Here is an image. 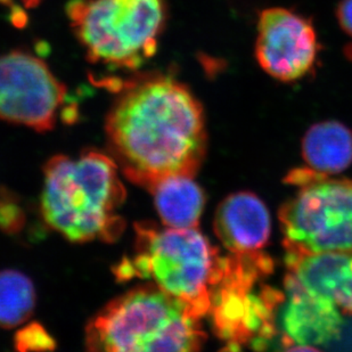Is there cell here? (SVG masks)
I'll use <instances>...</instances> for the list:
<instances>
[{
  "label": "cell",
  "instance_id": "obj_1",
  "mask_svg": "<svg viewBox=\"0 0 352 352\" xmlns=\"http://www.w3.org/2000/svg\"><path fill=\"white\" fill-rule=\"evenodd\" d=\"M107 136L123 175L147 190L169 177L195 176L206 155L202 107L173 78L126 87L109 113Z\"/></svg>",
  "mask_w": 352,
  "mask_h": 352
},
{
  "label": "cell",
  "instance_id": "obj_2",
  "mask_svg": "<svg viewBox=\"0 0 352 352\" xmlns=\"http://www.w3.org/2000/svg\"><path fill=\"white\" fill-rule=\"evenodd\" d=\"M118 169L113 157L95 151L50 160L41 195L47 225L71 242L116 241L124 228L118 210L126 196Z\"/></svg>",
  "mask_w": 352,
  "mask_h": 352
},
{
  "label": "cell",
  "instance_id": "obj_3",
  "mask_svg": "<svg viewBox=\"0 0 352 352\" xmlns=\"http://www.w3.org/2000/svg\"><path fill=\"white\" fill-rule=\"evenodd\" d=\"M185 305L154 284L112 300L86 329L91 351H197L206 333Z\"/></svg>",
  "mask_w": 352,
  "mask_h": 352
},
{
  "label": "cell",
  "instance_id": "obj_4",
  "mask_svg": "<svg viewBox=\"0 0 352 352\" xmlns=\"http://www.w3.org/2000/svg\"><path fill=\"white\" fill-rule=\"evenodd\" d=\"M136 251L118 268L120 278L153 279L163 292L185 305L197 318L210 314L223 258L197 228L137 225Z\"/></svg>",
  "mask_w": 352,
  "mask_h": 352
},
{
  "label": "cell",
  "instance_id": "obj_5",
  "mask_svg": "<svg viewBox=\"0 0 352 352\" xmlns=\"http://www.w3.org/2000/svg\"><path fill=\"white\" fill-rule=\"evenodd\" d=\"M67 14L90 60L129 69L153 55L164 20L161 0H74Z\"/></svg>",
  "mask_w": 352,
  "mask_h": 352
},
{
  "label": "cell",
  "instance_id": "obj_6",
  "mask_svg": "<svg viewBox=\"0 0 352 352\" xmlns=\"http://www.w3.org/2000/svg\"><path fill=\"white\" fill-rule=\"evenodd\" d=\"M299 190L279 211L285 250L352 253V180L306 168L287 177Z\"/></svg>",
  "mask_w": 352,
  "mask_h": 352
},
{
  "label": "cell",
  "instance_id": "obj_7",
  "mask_svg": "<svg viewBox=\"0 0 352 352\" xmlns=\"http://www.w3.org/2000/svg\"><path fill=\"white\" fill-rule=\"evenodd\" d=\"M65 98L67 88L43 60L21 52L0 56V119L48 131Z\"/></svg>",
  "mask_w": 352,
  "mask_h": 352
},
{
  "label": "cell",
  "instance_id": "obj_8",
  "mask_svg": "<svg viewBox=\"0 0 352 352\" xmlns=\"http://www.w3.org/2000/svg\"><path fill=\"white\" fill-rule=\"evenodd\" d=\"M320 43L308 17L284 7L259 14L256 25V62L267 74L282 82H296L316 69Z\"/></svg>",
  "mask_w": 352,
  "mask_h": 352
},
{
  "label": "cell",
  "instance_id": "obj_9",
  "mask_svg": "<svg viewBox=\"0 0 352 352\" xmlns=\"http://www.w3.org/2000/svg\"><path fill=\"white\" fill-rule=\"evenodd\" d=\"M285 292L282 325L289 349L316 350L339 336L342 311L336 303L308 292L289 275Z\"/></svg>",
  "mask_w": 352,
  "mask_h": 352
},
{
  "label": "cell",
  "instance_id": "obj_10",
  "mask_svg": "<svg viewBox=\"0 0 352 352\" xmlns=\"http://www.w3.org/2000/svg\"><path fill=\"white\" fill-rule=\"evenodd\" d=\"M213 228L232 254L261 252L270 241V211L256 194L234 193L218 206Z\"/></svg>",
  "mask_w": 352,
  "mask_h": 352
},
{
  "label": "cell",
  "instance_id": "obj_11",
  "mask_svg": "<svg viewBox=\"0 0 352 352\" xmlns=\"http://www.w3.org/2000/svg\"><path fill=\"white\" fill-rule=\"evenodd\" d=\"M287 275L315 296L352 315V253L286 251Z\"/></svg>",
  "mask_w": 352,
  "mask_h": 352
},
{
  "label": "cell",
  "instance_id": "obj_12",
  "mask_svg": "<svg viewBox=\"0 0 352 352\" xmlns=\"http://www.w3.org/2000/svg\"><path fill=\"white\" fill-rule=\"evenodd\" d=\"M307 168L331 176L352 163V131L339 121H322L310 126L302 140Z\"/></svg>",
  "mask_w": 352,
  "mask_h": 352
},
{
  "label": "cell",
  "instance_id": "obj_13",
  "mask_svg": "<svg viewBox=\"0 0 352 352\" xmlns=\"http://www.w3.org/2000/svg\"><path fill=\"white\" fill-rule=\"evenodd\" d=\"M162 223L170 228H197L206 196L193 177L173 176L150 190Z\"/></svg>",
  "mask_w": 352,
  "mask_h": 352
},
{
  "label": "cell",
  "instance_id": "obj_14",
  "mask_svg": "<svg viewBox=\"0 0 352 352\" xmlns=\"http://www.w3.org/2000/svg\"><path fill=\"white\" fill-rule=\"evenodd\" d=\"M36 306L34 286L15 270L0 272V327L12 329L27 322Z\"/></svg>",
  "mask_w": 352,
  "mask_h": 352
},
{
  "label": "cell",
  "instance_id": "obj_15",
  "mask_svg": "<svg viewBox=\"0 0 352 352\" xmlns=\"http://www.w3.org/2000/svg\"><path fill=\"white\" fill-rule=\"evenodd\" d=\"M17 346L20 349H53V340L46 334L45 329L39 325L30 326L20 332L16 338Z\"/></svg>",
  "mask_w": 352,
  "mask_h": 352
},
{
  "label": "cell",
  "instance_id": "obj_16",
  "mask_svg": "<svg viewBox=\"0 0 352 352\" xmlns=\"http://www.w3.org/2000/svg\"><path fill=\"white\" fill-rule=\"evenodd\" d=\"M336 19L340 27L352 38V0H341L336 8Z\"/></svg>",
  "mask_w": 352,
  "mask_h": 352
},
{
  "label": "cell",
  "instance_id": "obj_17",
  "mask_svg": "<svg viewBox=\"0 0 352 352\" xmlns=\"http://www.w3.org/2000/svg\"><path fill=\"white\" fill-rule=\"evenodd\" d=\"M40 0H0V3L7 6H10L13 8V10H16V16H15V23H17V10L22 12V7H30L36 6L39 3Z\"/></svg>",
  "mask_w": 352,
  "mask_h": 352
}]
</instances>
